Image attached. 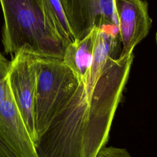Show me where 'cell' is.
Returning a JSON list of instances; mask_svg holds the SVG:
<instances>
[{"label": "cell", "mask_w": 157, "mask_h": 157, "mask_svg": "<svg viewBox=\"0 0 157 157\" xmlns=\"http://www.w3.org/2000/svg\"><path fill=\"white\" fill-rule=\"evenodd\" d=\"M134 58H109L93 88L82 82L34 142L37 157H96L107 144Z\"/></svg>", "instance_id": "cell-1"}, {"label": "cell", "mask_w": 157, "mask_h": 157, "mask_svg": "<svg viewBox=\"0 0 157 157\" xmlns=\"http://www.w3.org/2000/svg\"><path fill=\"white\" fill-rule=\"evenodd\" d=\"M4 52L63 59L66 43L51 24L41 0H0Z\"/></svg>", "instance_id": "cell-2"}, {"label": "cell", "mask_w": 157, "mask_h": 157, "mask_svg": "<svg viewBox=\"0 0 157 157\" xmlns=\"http://www.w3.org/2000/svg\"><path fill=\"white\" fill-rule=\"evenodd\" d=\"M35 71L36 141L83 82L59 59L35 56Z\"/></svg>", "instance_id": "cell-3"}, {"label": "cell", "mask_w": 157, "mask_h": 157, "mask_svg": "<svg viewBox=\"0 0 157 157\" xmlns=\"http://www.w3.org/2000/svg\"><path fill=\"white\" fill-rule=\"evenodd\" d=\"M7 82L28 134L33 141L35 129V56L19 52L10 61Z\"/></svg>", "instance_id": "cell-4"}, {"label": "cell", "mask_w": 157, "mask_h": 157, "mask_svg": "<svg viewBox=\"0 0 157 157\" xmlns=\"http://www.w3.org/2000/svg\"><path fill=\"white\" fill-rule=\"evenodd\" d=\"M74 40L94 28L118 27L113 0H60Z\"/></svg>", "instance_id": "cell-5"}, {"label": "cell", "mask_w": 157, "mask_h": 157, "mask_svg": "<svg viewBox=\"0 0 157 157\" xmlns=\"http://www.w3.org/2000/svg\"><path fill=\"white\" fill-rule=\"evenodd\" d=\"M120 42V56L133 52L135 47L148 34L151 20L144 0H113Z\"/></svg>", "instance_id": "cell-6"}, {"label": "cell", "mask_w": 157, "mask_h": 157, "mask_svg": "<svg viewBox=\"0 0 157 157\" xmlns=\"http://www.w3.org/2000/svg\"><path fill=\"white\" fill-rule=\"evenodd\" d=\"M118 28L107 26L97 28L93 50V63L90 75L85 85L93 88L109 58H117L120 49Z\"/></svg>", "instance_id": "cell-7"}, {"label": "cell", "mask_w": 157, "mask_h": 157, "mask_svg": "<svg viewBox=\"0 0 157 157\" xmlns=\"http://www.w3.org/2000/svg\"><path fill=\"white\" fill-rule=\"evenodd\" d=\"M96 29L97 27H94L82 39L68 44L63 59L64 63L85 83L88 79L93 63Z\"/></svg>", "instance_id": "cell-8"}, {"label": "cell", "mask_w": 157, "mask_h": 157, "mask_svg": "<svg viewBox=\"0 0 157 157\" xmlns=\"http://www.w3.org/2000/svg\"><path fill=\"white\" fill-rule=\"evenodd\" d=\"M10 61L0 53V132L7 131L18 118V110L7 82Z\"/></svg>", "instance_id": "cell-9"}, {"label": "cell", "mask_w": 157, "mask_h": 157, "mask_svg": "<svg viewBox=\"0 0 157 157\" xmlns=\"http://www.w3.org/2000/svg\"><path fill=\"white\" fill-rule=\"evenodd\" d=\"M41 1L51 24L59 36L67 45L74 42V37L60 0H41Z\"/></svg>", "instance_id": "cell-10"}, {"label": "cell", "mask_w": 157, "mask_h": 157, "mask_svg": "<svg viewBox=\"0 0 157 157\" xmlns=\"http://www.w3.org/2000/svg\"><path fill=\"white\" fill-rule=\"evenodd\" d=\"M96 157H132L126 148L104 147Z\"/></svg>", "instance_id": "cell-11"}, {"label": "cell", "mask_w": 157, "mask_h": 157, "mask_svg": "<svg viewBox=\"0 0 157 157\" xmlns=\"http://www.w3.org/2000/svg\"><path fill=\"white\" fill-rule=\"evenodd\" d=\"M0 157H20L0 136Z\"/></svg>", "instance_id": "cell-12"}, {"label": "cell", "mask_w": 157, "mask_h": 157, "mask_svg": "<svg viewBox=\"0 0 157 157\" xmlns=\"http://www.w3.org/2000/svg\"><path fill=\"white\" fill-rule=\"evenodd\" d=\"M156 44H157V32L156 33Z\"/></svg>", "instance_id": "cell-13"}]
</instances>
